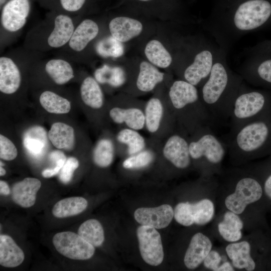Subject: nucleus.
Masks as SVG:
<instances>
[{"label": "nucleus", "instance_id": "f257e3e1", "mask_svg": "<svg viewBox=\"0 0 271 271\" xmlns=\"http://www.w3.org/2000/svg\"><path fill=\"white\" fill-rule=\"evenodd\" d=\"M231 156L258 158L271 155V109L230 130L226 144Z\"/></svg>", "mask_w": 271, "mask_h": 271}, {"label": "nucleus", "instance_id": "f03ea898", "mask_svg": "<svg viewBox=\"0 0 271 271\" xmlns=\"http://www.w3.org/2000/svg\"><path fill=\"white\" fill-rule=\"evenodd\" d=\"M228 72L220 62L213 64L201 89V101L212 124L229 119L234 99L239 88H233Z\"/></svg>", "mask_w": 271, "mask_h": 271}, {"label": "nucleus", "instance_id": "7ed1b4c3", "mask_svg": "<svg viewBox=\"0 0 271 271\" xmlns=\"http://www.w3.org/2000/svg\"><path fill=\"white\" fill-rule=\"evenodd\" d=\"M271 109V91L239 90L233 102L230 116V130Z\"/></svg>", "mask_w": 271, "mask_h": 271}, {"label": "nucleus", "instance_id": "20e7f679", "mask_svg": "<svg viewBox=\"0 0 271 271\" xmlns=\"http://www.w3.org/2000/svg\"><path fill=\"white\" fill-rule=\"evenodd\" d=\"M197 131V138L189 143L191 159H204L213 165L220 164L225 156L227 145L217 137L211 126H203Z\"/></svg>", "mask_w": 271, "mask_h": 271}, {"label": "nucleus", "instance_id": "39448f33", "mask_svg": "<svg viewBox=\"0 0 271 271\" xmlns=\"http://www.w3.org/2000/svg\"><path fill=\"white\" fill-rule=\"evenodd\" d=\"M271 17V4L266 0H249L237 9L233 23L238 30H252L260 28Z\"/></svg>", "mask_w": 271, "mask_h": 271}, {"label": "nucleus", "instance_id": "423d86ee", "mask_svg": "<svg viewBox=\"0 0 271 271\" xmlns=\"http://www.w3.org/2000/svg\"><path fill=\"white\" fill-rule=\"evenodd\" d=\"M264 193L260 181L245 176L237 182L234 192L225 200L226 208L237 214H241L248 204L259 201Z\"/></svg>", "mask_w": 271, "mask_h": 271}, {"label": "nucleus", "instance_id": "0eeeda50", "mask_svg": "<svg viewBox=\"0 0 271 271\" xmlns=\"http://www.w3.org/2000/svg\"><path fill=\"white\" fill-rule=\"evenodd\" d=\"M53 243L57 251L63 256L74 260H86L94 253V246L78 234L71 231L56 233Z\"/></svg>", "mask_w": 271, "mask_h": 271}, {"label": "nucleus", "instance_id": "6e6552de", "mask_svg": "<svg viewBox=\"0 0 271 271\" xmlns=\"http://www.w3.org/2000/svg\"><path fill=\"white\" fill-rule=\"evenodd\" d=\"M214 214V204L208 199H203L194 203L181 202L176 205L174 210L176 221L185 226L193 224L205 225L212 220Z\"/></svg>", "mask_w": 271, "mask_h": 271}, {"label": "nucleus", "instance_id": "1a4fd4ad", "mask_svg": "<svg viewBox=\"0 0 271 271\" xmlns=\"http://www.w3.org/2000/svg\"><path fill=\"white\" fill-rule=\"evenodd\" d=\"M139 248L142 258L148 264L157 266L164 259L161 237L159 232L152 227L141 225L137 231Z\"/></svg>", "mask_w": 271, "mask_h": 271}, {"label": "nucleus", "instance_id": "9d476101", "mask_svg": "<svg viewBox=\"0 0 271 271\" xmlns=\"http://www.w3.org/2000/svg\"><path fill=\"white\" fill-rule=\"evenodd\" d=\"M30 11L29 0H10L2 10L3 27L11 32L20 30L26 24Z\"/></svg>", "mask_w": 271, "mask_h": 271}, {"label": "nucleus", "instance_id": "9b49d317", "mask_svg": "<svg viewBox=\"0 0 271 271\" xmlns=\"http://www.w3.org/2000/svg\"><path fill=\"white\" fill-rule=\"evenodd\" d=\"M136 220L142 225H147L156 229L167 227L174 217V210L168 204L156 207H142L134 213Z\"/></svg>", "mask_w": 271, "mask_h": 271}, {"label": "nucleus", "instance_id": "f8f14e48", "mask_svg": "<svg viewBox=\"0 0 271 271\" xmlns=\"http://www.w3.org/2000/svg\"><path fill=\"white\" fill-rule=\"evenodd\" d=\"M163 153L165 158L178 169H185L190 164L189 143L181 135L176 134L169 137Z\"/></svg>", "mask_w": 271, "mask_h": 271}, {"label": "nucleus", "instance_id": "ddd939ff", "mask_svg": "<svg viewBox=\"0 0 271 271\" xmlns=\"http://www.w3.org/2000/svg\"><path fill=\"white\" fill-rule=\"evenodd\" d=\"M169 95L173 107L183 110L202 103L196 86L185 80H176L170 88Z\"/></svg>", "mask_w": 271, "mask_h": 271}, {"label": "nucleus", "instance_id": "4468645a", "mask_svg": "<svg viewBox=\"0 0 271 271\" xmlns=\"http://www.w3.org/2000/svg\"><path fill=\"white\" fill-rule=\"evenodd\" d=\"M212 53L204 50L198 53L193 63L185 69L184 77L185 81L197 86L202 80L208 78L213 65Z\"/></svg>", "mask_w": 271, "mask_h": 271}, {"label": "nucleus", "instance_id": "2eb2a0df", "mask_svg": "<svg viewBox=\"0 0 271 271\" xmlns=\"http://www.w3.org/2000/svg\"><path fill=\"white\" fill-rule=\"evenodd\" d=\"M212 246V242L206 235L201 232L195 234L184 256L185 266L189 269L197 267L211 250Z\"/></svg>", "mask_w": 271, "mask_h": 271}, {"label": "nucleus", "instance_id": "dca6fc26", "mask_svg": "<svg viewBox=\"0 0 271 271\" xmlns=\"http://www.w3.org/2000/svg\"><path fill=\"white\" fill-rule=\"evenodd\" d=\"M41 186V181L35 178H26L13 186L12 199L17 205L29 208L34 205L37 192Z\"/></svg>", "mask_w": 271, "mask_h": 271}, {"label": "nucleus", "instance_id": "f3484780", "mask_svg": "<svg viewBox=\"0 0 271 271\" xmlns=\"http://www.w3.org/2000/svg\"><path fill=\"white\" fill-rule=\"evenodd\" d=\"M21 82V75L19 68L10 58H0V91L5 94H11L19 89Z\"/></svg>", "mask_w": 271, "mask_h": 271}, {"label": "nucleus", "instance_id": "a211bd4d", "mask_svg": "<svg viewBox=\"0 0 271 271\" xmlns=\"http://www.w3.org/2000/svg\"><path fill=\"white\" fill-rule=\"evenodd\" d=\"M109 29L111 36L123 43L139 36L143 30V25L136 19L119 17L110 22Z\"/></svg>", "mask_w": 271, "mask_h": 271}, {"label": "nucleus", "instance_id": "6ab92c4d", "mask_svg": "<svg viewBox=\"0 0 271 271\" xmlns=\"http://www.w3.org/2000/svg\"><path fill=\"white\" fill-rule=\"evenodd\" d=\"M226 253L231 260L233 266L238 269L253 270L256 263L250 254L251 247L246 241L232 243L225 248Z\"/></svg>", "mask_w": 271, "mask_h": 271}, {"label": "nucleus", "instance_id": "aec40b11", "mask_svg": "<svg viewBox=\"0 0 271 271\" xmlns=\"http://www.w3.org/2000/svg\"><path fill=\"white\" fill-rule=\"evenodd\" d=\"M71 18L65 15H59L55 19L54 27L48 37L47 43L52 48L61 47L68 43L74 31Z\"/></svg>", "mask_w": 271, "mask_h": 271}, {"label": "nucleus", "instance_id": "412c9836", "mask_svg": "<svg viewBox=\"0 0 271 271\" xmlns=\"http://www.w3.org/2000/svg\"><path fill=\"white\" fill-rule=\"evenodd\" d=\"M48 136L45 129L34 126L28 129L23 136V145L26 151L33 157L41 158L45 153L48 146Z\"/></svg>", "mask_w": 271, "mask_h": 271}, {"label": "nucleus", "instance_id": "4be33fe9", "mask_svg": "<svg viewBox=\"0 0 271 271\" xmlns=\"http://www.w3.org/2000/svg\"><path fill=\"white\" fill-rule=\"evenodd\" d=\"M98 32V26L94 21L85 19L74 29L68 42L69 46L74 51L80 52L97 36Z\"/></svg>", "mask_w": 271, "mask_h": 271}, {"label": "nucleus", "instance_id": "5701e85b", "mask_svg": "<svg viewBox=\"0 0 271 271\" xmlns=\"http://www.w3.org/2000/svg\"><path fill=\"white\" fill-rule=\"evenodd\" d=\"M25 259L22 249L13 239L7 235L0 236V264L6 267H15L20 265Z\"/></svg>", "mask_w": 271, "mask_h": 271}, {"label": "nucleus", "instance_id": "b1692460", "mask_svg": "<svg viewBox=\"0 0 271 271\" xmlns=\"http://www.w3.org/2000/svg\"><path fill=\"white\" fill-rule=\"evenodd\" d=\"M112 120L116 123H124L129 128L142 129L145 125L144 113L138 108L113 107L109 111Z\"/></svg>", "mask_w": 271, "mask_h": 271}, {"label": "nucleus", "instance_id": "393cba45", "mask_svg": "<svg viewBox=\"0 0 271 271\" xmlns=\"http://www.w3.org/2000/svg\"><path fill=\"white\" fill-rule=\"evenodd\" d=\"M48 139L57 149L72 150L75 145L73 128L63 122L54 123L48 132Z\"/></svg>", "mask_w": 271, "mask_h": 271}, {"label": "nucleus", "instance_id": "a878e982", "mask_svg": "<svg viewBox=\"0 0 271 271\" xmlns=\"http://www.w3.org/2000/svg\"><path fill=\"white\" fill-rule=\"evenodd\" d=\"M243 223L238 214L231 211H227L224 215L223 220L218 225L220 235L226 241L236 242L242 237L241 229Z\"/></svg>", "mask_w": 271, "mask_h": 271}, {"label": "nucleus", "instance_id": "bb28decb", "mask_svg": "<svg viewBox=\"0 0 271 271\" xmlns=\"http://www.w3.org/2000/svg\"><path fill=\"white\" fill-rule=\"evenodd\" d=\"M164 76V73L160 72L154 65L143 61L140 65L137 86L142 91H152L157 84L163 80Z\"/></svg>", "mask_w": 271, "mask_h": 271}, {"label": "nucleus", "instance_id": "cd10ccee", "mask_svg": "<svg viewBox=\"0 0 271 271\" xmlns=\"http://www.w3.org/2000/svg\"><path fill=\"white\" fill-rule=\"evenodd\" d=\"M88 205L87 201L82 197H71L58 201L52 209L53 215L57 218H66L83 212Z\"/></svg>", "mask_w": 271, "mask_h": 271}, {"label": "nucleus", "instance_id": "c85d7f7f", "mask_svg": "<svg viewBox=\"0 0 271 271\" xmlns=\"http://www.w3.org/2000/svg\"><path fill=\"white\" fill-rule=\"evenodd\" d=\"M82 100L87 106L99 109L103 104V94L97 81L92 77H87L83 81L80 87Z\"/></svg>", "mask_w": 271, "mask_h": 271}, {"label": "nucleus", "instance_id": "c756f323", "mask_svg": "<svg viewBox=\"0 0 271 271\" xmlns=\"http://www.w3.org/2000/svg\"><path fill=\"white\" fill-rule=\"evenodd\" d=\"M45 70L49 76L58 85H63L74 77L73 69L70 64L61 59H53L45 65Z\"/></svg>", "mask_w": 271, "mask_h": 271}, {"label": "nucleus", "instance_id": "7c9ffc66", "mask_svg": "<svg viewBox=\"0 0 271 271\" xmlns=\"http://www.w3.org/2000/svg\"><path fill=\"white\" fill-rule=\"evenodd\" d=\"M145 54L153 65L162 68L169 67L172 61L169 52L160 41L156 40L148 42L145 49Z\"/></svg>", "mask_w": 271, "mask_h": 271}, {"label": "nucleus", "instance_id": "2f4dec72", "mask_svg": "<svg viewBox=\"0 0 271 271\" xmlns=\"http://www.w3.org/2000/svg\"><path fill=\"white\" fill-rule=\"evenodd\" d=\"M78 234L94 247L101 246L104 240V234L101 223L94 219L84 221L79 226Z\"/></svg>", "mask_w": 271, "mask_h": 271}, {"label": "nucleus", "instance_id": "473e14b6", "mask_svg": "<svg viewBox=\"0 0 271 271\" xmlns=\"http://www.w3.org/2000/svg\"><path fill=\"white\" fill-rule=\"evenodd\" d=\"M39 101L42 106L50 113L64 114L69 112L71 109L70 102L67 99L52 91L43 92Z\"/></svg>", "mask_w": 271, "mask_h": 271}, {"label": "nucleus", "instance_id": "72a5a7b5", "mask_svg": "<svg viewBox=\"0 0 271 271\" xmlns=\"http://www.w3.org/2000/svg\"><path fill=\"white\" fill-rule=\"evenodd\" d=\"M145 125L151 133L156 132L163 115V106L160 100L152 98L147 103L145 110Z\"/></svg>", "mask_w": 271, "mask_h": 271}, {"label": "nucleus", "instance_id": "f704fd0d", "mask_svg": "<svg viewBox=\"0 0 271 271\" xmlns=\"http://www.w3.org/2000/svg\"><path fill=\"white\" fill-rule=\"evenodd\" d=\"M250 80L254 84L271 91V56L263 57L257 62Z\"/></svg>", "mask_w": 271, "mask_h": 271}, {"label": "nucleus", "instance_id": "c9c22d12", "mask_svg": "<svg viewBox=\"0 0 271 271\" xmlns=\"http://www.w3.org/2000/svg\"><path fill=\"white\" fill-rule=\"evenodd\" d=\"M114 156V148L111 141L102 139L96 145L93 153L94 163L101 168L107 167L112 163Z\"/></svg>", "mask_w": 271, "mask_h": 271}, {"label": "nucleus", "instance_id": "e433bc0d", "mask_svg": "<svg viewBox=\"0 0 271 271\" xmlns=\"http://www.w3.org/2000/svg\"><path fill=\"white\" fill-rule=\"evenodd\" d=\"M117 140L127 146V151L130 155L142 151L146 145L143 137L136 130L129 128L119 131L117 135Z\"/></svg>", "mask_w": 271, "mask_h": 271}, {"label": "nucleus", "instance_id": "4c0bfd02", "mask_svg": "<svg viewBox=\"0 0 271 271\" xmlns=\"http://www.w3.org/2000/svg\"><path fill=\"white\" fill-rule=\"evenodd\" d=\"M95 76L100 83H107L113 86L121 85L125 80L124 73L121 68L110 67L107 65L98 69L95 73Z\"/></svg>", "mask_w": 271, "mask_h": 271}, {"label": "nucleus", "instance_id": "58836bf2", "mask_svg": "<svg viewBox=\"0 0 271 271\" xmlns=\"http://www.w3.org/2000/svg\"><path fill=\"white\" fill-rule=\"evenodd\" d=\"M96 49L97 53L104 57L117 58L123 53L122 42L115 39L112 36L100 40L97 44Z\"/></svg>", "mask_w": 271, "mask_h": 271}, {"label": "nucleus", "instance_id": "ea45409f", "mask_svg": "<svg viewBox=\"0 0 271 271\" xmlns=\"http://www.w3.org/2000/svg\"><path fill=\"white\" fill-rule=\"evenodd\" d=\"M154 158L152 153L149 151H141L125 159L123 162V168L127 169H136L148 166Z\"/></svg>", "mask_w": 271, "mask_h": 271}, {"label": "nucleus", "instance_id": "a19ab883", "mask_svg": "<svg viewBox=\"0 0 271 271\" xmlns=\"http://www.w3.org/2000/svg\"><path fill=\"white\" fill-rule=\"evenodd\" d=\"M49 157L51 161L55 162V167L44 170L42 172V175L44 178H50L57 175L66 161L65 155L60 151H52L50 153Z\"/></svg>", "mask_w": 271, "mask_h": 271}, {"label": "nucleus", "instance_id": "79ce46f5", "mask_svg": "<svg viewBox=\"0 0 271 271\" xmlns=\"http://www.w3.org/2000/svg\"><path fill=\"white\" fill-rule=\"evenodd\" d=\"M18 155L17 149L13 143L4 136L0 135V158L6 161L14 160Z\"/></svg>", "mask_w": 271, "mask_h": 271}, {"label": "nucleus", "instance_id": "37998d69", "mask_svg": "<svg viewBox=\"0 0 271 271\" xmlns=\"http://www.w3.org/2000/svg\"><path fill=\"white\" fill-rule=\"evenodd\" d=\"M79 165V161L76 158H68L60 171V181L64 184L68 183L71 180L73 173Z\"/></svg>", "mask_w": 271, "mask_h": 271}, {"label": "nucleus", "instance_id": "c03bdc74", "mask_svg": "<svg viewBox=\"0 0 271 271\" xmlns=\"http://www.w3.org/2000/svg\"><path fill=\"white\" fill-rule=\"evenodd\" d=\"M261 181L264 195L271 202V155L264 164L261 172Z\"/></svg>", "mask_w": 271, "mask_h": 271}, {"label": "nucleus", "instance_id": "a18cd8bd", "mask_svg": "<svg viewBox=\"0 0 271 271\" xmlns=\"http://www.w3.org/2000/svg\"><path fill=\"white\" fill-rule=\"evenodd\" d=\"M221 260L219 253L215 250H211L203 261L205 267L217 271Z\"/></svg>", "mask_w": 271, "mask_h": 271}, {"label": "nucleus", "instance_id": "49530a36", "mask_svg": "<svg viewBox=\"0 0 271 271\" xmlns=\"http://www.w3.org/2000/svg\"><path fill=\"white\" fill-rule=\"evenodd\" d=\"M62 7L66 11L75 12L80 10L86 0H59Z\"/></svg>", "mask_w": 271, "mask_h": 271}, {"label": "nucleus", "instance_id": "de8ad7c7", "mask_svg": "<svg viewBox=\"0 0 271 271\" xmlns=\"http://www.w3.org/2000/svg\"><path fill=\"white\" fill-rule=\"evenodd\" d=\"M0 193L4 195H8L10 193V187L5 181H0Z\"/></svg>", "mask_w": 271, "mask_h": 271}, {"label": "nucleus", "instance_id": "09e8293b", "mask_svg": "<svg viewBox=\"0 0 271 271\" xmlns=\"http://www.w3.org/2000/svg\"><path fill=\"white\" fill-rule=\"evenodd\" d=\"M233 267L229 262L226 261L219 265L217 271H232Z\"/></svg>", "mask_w": 271, "mask_h": 271}, {"label": "nucleus", "instance_id": "8fccbe9b", "mask_svg": "<svg viewBox=\"0 0 271 271\" xmlns=\"http://www.w3.org/2000/svg\"><path fill=\"white\" fill-rule=\"evenodd\" d=\"M260 47L263 52H271V41L263 43Z\"/></svg>", "mask_w": 271, "mask_h": 271}, {"label": "nucleus", "instance_id": "3c124183", "mask_svg": "<svg viewBox=\"0 0 271 271\" xmlns=\"http://www.w3.org/2000/svg\"><path fill=\"white\" fill-rule=\"evenodd\" d=\"M6 173V170L3 168V167L1 165L0 167V176H4Z\"/></svg>", "mask_w": 271, "mask_h": 271}, {"label": "nucleus", "instance_id": "603ef678", "mask_svg": "<svg viewBox=\"0 0 271 271\" xmlns=\"http://www.w3.org/2000/svg\"><path fill=\"white\" fill-rule=\"evenodd\" d=\"M7 0H0V5L2 6L3 5H4Z\"/></svg>", "mask_w": 271, "mask_h": 271}, {"label": "nucleus", "instance_id": "864d4df0", "mask_svg": "<svg viewBox=\"0 0 271 271\" xmlns=\"http://www.w3.org/2000/svg\"><path fill=\"white\" fill-rule=\"evenodd\" d=\"M139 1H143V2H147V1H151V0H139Z\"/></svg>", "mask_w": 271, "mask_h": 271}]
</instances>
